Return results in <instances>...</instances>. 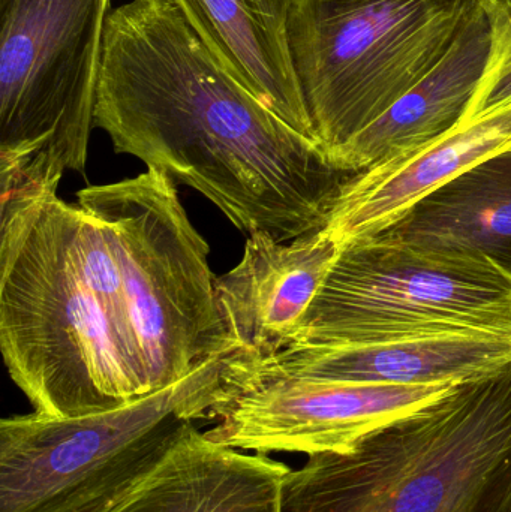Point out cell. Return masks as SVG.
Instances as JSON below:
<instances>
[{
	"instance_id": "12",
	"label": "cell",
	"mask_w": 511,
	"mask_h": 512,
	"mask_svg": "<svg viewBox=\"0 0 511 512\" xmlns=\"http://www.w3.org/2000/svg\"><path fill=\"white\" fill-rule=\"evenodd\" d=\"M260 360L315 381L459 385L510 366L511 334L449 333L354 345H293Z\"/></svg>"
},
{
	"instance_id": "5",
	"label": "cell",
	"mask_w": 511,
	"mask_h": 512,
	"mask_svg": "<svg viewBox=\"0 0 511 512\" xmlns=\"http://www.w3.org/2000/svg\"><path fill=\"white\" fill-rule=\"evenodd\" d=\"M227 355V354H225ZM225 355L140 402L86 417L0 421V512H107L209 418Z\"/></svg>"
},
{
	"instance_id": "9",
	"label": "cell",
	"mask_w": 511,
	"mask_h": 512,
	"mask_svg": "<svg viewBox=\"0 0 511 512\" xmlns=\"http://www.w3.org/2000/svg\"><path fill=\"white\" fill-rule=\"evenodd\" d=\"M455 387L315 381L233 351L225 355L221 393L209 412L218 424L204 435L261 454H345Z\"/></svg>"
},
{
	"instance_id": "8",
	"label": "cell",
	"mask_w": 511,
	"mask_h": 512,
	"mask_svg": "<svg viewBox=\"0 0 511 512\" xmlns=\"http://www.w3.org/2000/svg\"><path fill=\"white\" fill-rule=\"evenodd\" d=\"M111 0H0V171L86 174Z\"/></svg>"
},
{
	"instance_id": "4",
	"label": "cell",
	"mask_w": 511,
	"mask_h": 512,
	"mask_svg": "<svg viewBox=\"0 0 511 512\" xmlns=\"http://www.w3.org/2000/svg\"><path fill=\"white\" fill-rule=\"evenodd\" d=\"M77 197L107 243L155 391L236 351L219 312L209 245L189 221L171 177L147 170L89 186Z\"/></svg>"
},
{
	"instance_id": "15",
	"label": "cell",
	"mask_w": 511,
	"mask_h": 512,
	"mask_svg": "<svg viewBox=\"0 0 511 512\" xmlns=\"http://www.w3.org/2000/svg\"><path fill=\"white\" fill-rule=\"evenodd\" d=\"M491 30L476 0L455 41L435 68L383 116L336 150L330 161L363 173L449 134L464 119L488 59Z\"/></svg>"
},
{
	"instance_id": "3",
	"label": "cell",
	"mask_w": 511,
	"mask_h": 512,
	"mask_svg": "<svg viewBox=\"0 0 511 512\" xmlns=\"http://www.w3.org/2000/svg\"><path fill=\"white\" fill-rule=\"evenodd\" d=\"M281 512H511V364L285 478Z\"/></svg>"
},
{
	"instance_id": "14",
	"label": "cell",
	"mask_w": 511,
	"mask_h": 512,
	"mask_svg": "<svg viewBox=\"0 0 511 512\" xmlns=\"http://www.w3.org/2000/svg\"><path fill=\"white\" fill-rule=\"evenodd\" d=\"M291 468L186 427L161 462L107 512H281Z\"/></svg>"
},
{
	"instance_id": "7",
	"label": "cell",
	"mask_w": 511,
	"mask_h": 512,
	"mask_svg": "<svg viewBox=\"0 0 511 512\" xmlns=\"http://www.w3.org/2000/svg\"><path fill=\"white\" fill-rule=\"evenodd\" d=\"M449 333L511 334L510 274L479 252L374 237L341 246L293 345Z\"/></svg>"
},
{
	"instance_id": "6",
	"label": "cell",
	"mask_w": 511,
	"mask_h": 512,
	"mask_svg": "<svg viewBox=\"0 0 511 512\" xmlns=\"http://www.w3.org/2000/svg\"><path fill=\"white\" fill-rule=\"evenodd\" d=\"M476 0H297L290 45L330 156L443 59Z\"/></svg>"
},
{
	"instance_id": "11",
	"label": "cell",
	"mask_w": 511,
	"mask_h": 512,
	"mask_svg": "<svg viewBox=\"0 0 511 512\" xmlns=\"http://www.w3.org/2000/svg\"><path fill=\"white\" fill-rule=\"evenodd\" d=\"M511 149V108L471 123L356 174L342 189L324 230L339 246L374 239L486 159Z\"/></svg>"
},
{
	"instance_id": "13",
	"label": "cell",
	"mask_w": 511,
	"mask_h": 512,
	"mask_svg": "<svg viewBox=\"0 0 511 512\" xmlns=\"http://www.w3.org/2000/svg\"><path fill=\"white\" fill-rule=\"evenodd\" d=\"M167 2L237 81L291 128L318 143L291 54L290 20L297 0Z\"/></svg>"
},
{
	"instance_id": "1",
	"label": "cell",
	"mask_w": 511,
	"mask_h": 512,
	"mask_svg": "<svg viewBox=\"0 0 511 512\" xmlns=\"http://www.w3.org/2000/svg\"><path fill=\"white\" fill-rule=\"evenodd\" d=\"M95 128L117 153L203 194L246 236L279 243L324 230L356 176L237 81L167 0L111 11Z\"/></svg>"
},
{
	"instance_id": "17",
	"label": "cell",
	"mask_w": 511,
	"mask_h": 512,
	"mask_svg": "<svg viewBox=\"0 0 511 512\" xmlns=\"http://www.w3.org/2000/svg\"><path fill=\"white\" fill-rule=\"evenodd\" d=\"M482 5L488 15L491 44L485 71L461 123L511 108V0H482Z\"/></svg>"
},
{
	"instance_id": "2",
	"label": "cell",
	"mask_w": 511,
	"mask_h": 512,
	"mask_svg": "<svg viewBox=\"0 0 511 512\" xmlns=\"http://www.w3.org/2000/svg\"><path fill=\"white\" fill-rule=\"evenodd\" d=\"M57 185L2 188L0 349L35 412L75 418L158 393Z\"/></svg>"
},
{
	"instance_id": "10",
	"label": "cell",
	"mask_w": 511,
	"mask_h": 512,
	"mask_svg": "<svg viewBox=\"0 0 511 512\" xmlns=\"http://www.w3.org/2000/svg\"><path fill=\"white\" fill-rule=\"evenodd\" d=\"M339 251L326 230L285 243L266 234L248 237L242 261L215 283L236 351L269 358L293 345Z\"/></svg>"
},
{
	"instance_id": "16",
	"label": "cell",
	"mask_w": 511,
	"mask_h": 512,
	"mask_svg": "<svg viewBox=\"0 0 511 512\" xmlns=\"http://www.w3.org/2000/svg\"><path fill=\"white\" fill-rule=\"evenodd\" d=\"M378 237L479 252L511 276V149L471 168Z\"/></svg>"
}]
</instances>
